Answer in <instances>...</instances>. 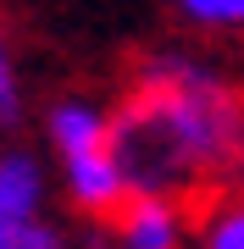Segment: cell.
<instances>
[{
  "label": "cell",
  "mask_w": 244,
  "mask_h": 249,
  "mask_svg": "<svg viewBox=\"0 0 244 249\" xmlns=\"http://www.w3.org/2000/svg\"><path fill=\"white\" fill-rule=\"evenodd\" d=\"M128 194L189 205L244 172V89L194 50H150L111 111Z\"/></svg>",
  "instance_id": "obj_1"
},
{
  "label": "cell",
  "mask_w": 244,
  "mask_h": 249,
  "mask_svg": "<svg viewBox=\"0 0 244 249\" xmlns=\"http://www.w3.org/2000/svg\"><path fill=\"white\" fill-rule=\"evenodd\" d=\"M45 133H50L56 160H61L67 199H73L83 216L111 222V216L122 211V199H128V178L117 166V144H111V111H100L94 100H83V94H67V100L50 106Z\"/></svg>",
  "instance_id": "obj_2"
},
{
  "label": "cell",
  "mask_w": 244,
  "mask_h": 249,
  "mask_svg": "<svg viewBox=\"0 0 244 249\" xmlns=\"http://www.w3.org/2000/svg\"><path fill=\"white\" fill-rule=\"evenodd\" d=\"M111 244L117 249H183L189 244V205L128 194L122 211L111 216Z\"/></svg>",
  "instance_id": "obj_3"
},
{
  "label": "cell",
  "mask_w": 244,
  "mask_h": 249,
  "mask_svg": "<svg viewBox=\"0 0 244 249\" xmlns=\"http://www.w3.org/2000/svg\"><path fill=\"white\" fill-rule=\"evenodd\" d=\"M45 211V166L28 150H0V227L39 222Z\"/></svg>",
  "instance_id": "obj_4"
},
{
  "label": "cell",
  "mask_w": 244,
  "mask_h": 249,
  "mask_svg": "<svg viewBox=\"0 0 244 249\" xmlns=\"http://www.w3.org/2000/svg\"><path fill=\"white\" fill-rule=\"evenodd\" d=\"M200 249H244V194H227L200 216Z\"/></svg>",
  "instance_id": "obj_5"
},
{
  "label": "cell",
  "mask_w": 244,
  "mask_h": 249,
  "mask_svg": "<svg viewBox=\"0 0 244 249\" xmlns=\"http://www.w3.org/2000/svg\"><path fill=\"white\" fill-rule=\"evenodd\" d=\"M178 17L194 34H244V0H178Z\"/></svg>",
  "instance_id": "obj_6"
},
{
  "label": "cell",
  "mask_w": 244,
  "mask_h": 249,
  "mask_svg": "<svg viewBox=\"0 0 244 249\" xmlns=\"http://www.w3.org/2000/svg\"><path fill=\"white\" fill-rule=\"evenodd\" d=\"M17 122H22V72H17V61H11L6 28H0V133L17 127Z\"/></svg>",
  "instance_id": "obj_7"
},
{
  "label": "cell",
  "mask_w": 244,
  "mask_h": 249,
  "mask_svg": "<svg viewBox=\"0 0 244 249\" xmlns=\"http://www.w3.org/2000/svg\"><path fill=\"white\" fill-rule=\"evenodd\" d=\"M0 249H67V238L56 232L45 216L39 222H17V227H0Z\"/></svg>",
  "instance_id": "obj_8"
}]
</instances>
